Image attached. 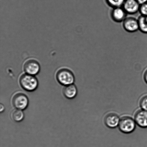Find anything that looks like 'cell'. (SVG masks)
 Masks as SVG:
<instances>
[{"mask_svg":"<svg viewBox=\"0 0 147 147\" xmlns=\"http://www.w3.org/2000/svg\"><path fill=\"white\" fill-rule=\"evenodd\" d=\"M140 6L136 0H125L122 7L127 13L132 15L139 12Z\"/></svg>","mask_w":147,"mask_h":147,"instance_id":"8","label":"cell"},{"mask_svg":"<svg viewBox=\"0 0 147 147\" xmlns=\"http://www.w3.org/2000/svg\"><path fill=\"white\" fill-rule=\"evenodd\" d=\"M138 19L139 30L144 34H147V16L140 15Z\"/></svg>","mask_w":147,"mask_h":147,"instance_id":"12","label":"cell"},{"mask_svg":"<svg viewBox=\"0 0 147 147\" xmlns=\"http://www.w3.org/2000/svg\"><path fill=\"white\" fill-rule=\"evenodd\" d=\"M139 12L141 16H147V2L140 5Z\"/></svg>","mask_w":147,"mask_h":147,"instance_id":"15","label":"cell"},{"mask_svg":"<svg viewBox=\"0 0 147 147\" xmlns=\"http://www.w3.org/2000/svg\"><path fill=\"white\" fill-rule=\"evenodd\" d=\"M24 69L26 74L34 76L39 73L41 67L38 61L30 59L24 63Z\"/></svg>","mask_w":147,"mask_h":147,"instance_id":"5","label":"cell"},{"mask_svg":"<svg viewBox=\"0 0 147 147\" xmlns=\"http://www.w3.org/2000/svg\"><path fill=\"white\" fill-rule=\"evenodd\" d=\"M120 120L117 115L114 113H110L107 115L105 117V123L108 127L115 128L119 126Z\"/></svg>","mask_w":147,"mask_h":147,"instance_id":"10","label":"cell"},{"mask_svg":"<svg viewBox=\"0 0 147 147\" xmlns=\"http://www.w3.org/2000/svg\"><path fill=\"white\" fill-rule=\"evenodd\" d=\"M135 121L140 127H147V111L143 109L138 111L135 114Z\"/></svg>","mask_w":147,"mask_h":147,"instance_id":"9","label":"cell"},{"mask_svg":"<svg viewBox=\"0 0 147 147\" xmlns=\"http://www.w3.org/2000/svg\"><path fill=\"white\" fill-rule=\"evenodd\" d=\"M21 87L28 92L34 91L38 86V81L34 76L25 74L22 75L20 79Z\"/></svg>","mask_w":147,"mask_h":147,"instance_id":"1","label":"cell"},{"mask_svg":"<svg viewBox=\"0 0 147 147\" xmlns=\"http://www.w3.org/2000/svg\"><path fill=\"white\" fill-rule=\"evenodd\" d=\"M122 25L124 29L128 32H135L139 30L138 20L135 17H127L122 22Z\"/></svg>","mask_w":147,"mask_h":147,"instance_id":"6","label":"cell"},{"mask_svg":"<svg viewBox=\"0 0 147 147\" xmlns=\"http://www.w3.org/2000/svg\"><path fill=\"white\" fill-rule=\"evenodd\" d=\"M4 110V107L3 105L2 104L1 105V112L3 111Z\"/></svg>","mask_w":147,"mask_h":147,"instance_id":"19","label":"cell"},{"mask_svg":"<svg viewBox=\"0 0 147 147\" xmlns=\"http://www.w3.org/2000/svg\"><path fill=\"white\" fill-rule=\"evenodd\" d=\"M136 1L140 5L147 2V0H136Z\"/></svg>","mask_w":147,"mask_h":147,"instance_id":"17","label":"cell"},{"mask_svg":"<svg viewBox=\"0 0 147 147\" xmlns=\"http://www.w3.org/2000/svg\"><path fill=\"white\" fill-rule=\"evenodd\" d=\"M127 14L122 7L112 8L110 13L112 19L117 23L123 22L127 17Z\"/></svg>","mask_w":147,"mask_h":147,"instance_id":"7","label":"cell"},{"mask_svg":"<svg viewBox=\"0 0 147 147\" xmlns=\"http://www.w3.org/2000/svg\"><path fill=\"white\" fill-rule=\"evenodd\" d=\"M125 1V0H106L107 4L112 8L122 7Z\"/></svg>","mask_w":147,"mask_h":147,"instance_id":"14","label":"cell"},{"mask_svg":"<svg viewBox=\"0 0 147 147\" xmlns=\"http://www.w3.org/2000/svg\"><path fill=\"white\" fill-rule=\"evenodd\" d=\"M57 81L65 86L73 84L75 81L74 75L71 70L67 68L60 69L56 74Z\"/></svg>","mask_w":147,"mask_h":147,"instance_id":"2","label":"cell"},{"mask_svg":"<svg viewBox=\"0 0 147 147\" xmlns=\"http://www.w3.org/2000/svg\"><path fill=\"white\" fill-rule=\"evenodd\" d=\"M11 119L14 121L20 122L24 119V115L22 110L16 109L13 110L11 112Z\"/></svg>","mask_w":147,"mask_h":147,"instance_id":"13","label":"cell"},{"mask_svg":"<svg viewBox=\"0 0 147 147\" xmlns=\"http://www.w3.org/2000/svg\"><path fill=\"white\" fill-rule=\"evenodd\" d=\"M12 103L13 106L16 109L23 110L28 107L29 100L25 94L19 93L16 94L13 96Z\"/></svg>","mask_w":147,"mask_h":147,"instance_id":"4","label":"cell"},{"mask_svg":"<svg viewBox=\"0 0 147 147\" xmlns=\"http://www.w3.org/2000/svg\"><path fill=\"white\" fill-rule=\"evenodd\" d=\"M77 89L73 84L65 86L63 90V93L67 98L71 99L74 98L77 95Z\"/></svg>","mask_w":147,"mask_h":147,"instance_id":"11","label":"cell"},{"mask_svg":"<svg viewBox=\"0 0 147 147\" xmlns=\"http://www.w3.org/2000/svg\"><path fill=\"white\" fill-rule=\"evenodd\" d=\"M144 79L145 82L147 83V69L145 71L144 76Z\"/></svg>","mask_w":147,"mask_h":147,"instance_id":"18","label":"cell"},{"mask_svg":"<svg viewBox=\"0 0 147 147\" xmlns=\"http://www.w3.org/2000/svg\"><path fill=\"white\" fill-rule=\"evenodd\" d=\"M140 104L142 109L147 111V96H143L141 99Z\"/></svg>","mask_w":147,"mask_h":147,"instance_id":"16","label":"cell"},{"mask_svg":"<svg viewBox=\"0 0 147 147\" xmlns=\"http://www.w3.org/2000/svg\"><path fill=\"white\" fill-rule=\"evenodd\" d=\"M135 121L129 117H124L120 119L119 127L121 131L125 134L131 133L136 128Z\"/></svg>","mask_w":147,"mask_h":147,"instance_id":"3","label":"cell"}]
</instances>
